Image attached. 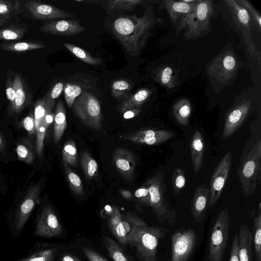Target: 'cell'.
I'll return each mask as SVG.
<instances>
[{
    "label": "cell",
    "instance_id": "38",
    "mask_svg": "<svg viewBox=\"0 0 261 261\" xmlns=\"http://www.w3.org/2000/svg\"><path fill=\"white\" fill-rule=\"evenodd\" d=\"M172 185L173 195H179L186 184V176L184 170L180 168H176L172 176Z\"/></svg>",
    "mask_w": 261,
    "mask_h": 261
},
{
    "label": "cell",
    "instance_id": "30",
    "mask_svg": "<svg viewBox=\"0 0 261 261\" xmlns=\"http://www.w3.org/2000/svg\"><path fill=\"white\" fill-rule=\"evenodd\" d=\"M46 45L42 42L24 41L8 44H0V48L9 51L23 52L42 48Z\"/></svg>",
    "mask_w": 261,
    "mask_h": 261
},
{
    "label": "cell",
    "instance_id": "23",
    "mask_svg": "<svg viewBox=\"0 0 261 261\" xmlns=\"http://www.w3.org/2000/svg\"><path fill=\"white\" fill-rule=\"evenodd\" d=\"M190 149L193 170L198 173L202 166L204 153V139L199 130H196L192 137Z\"/></svg>",
    "mask_w": 261,
    "mask_h": 261
},
{
    "label": "cell",
    "instance_id": "48",
    "mask_svg": "<svg viewBox=\"0 0 261 261\" xmlns=\"http://www.w3.org/2000/svg\"><path fill=\"white\" fill-rule=\"evenodd\" d=\"M135 196L142 203L149 206L150 202V194L147 188L143 185L137 189L135 193Z\"/></svg>",
    "mask_w": 261,
    "mask_h": 261
},
{
    "label": "cell",
    "instance_id": "40",
    "mask_svg": "<svg viewBox=\"0 0 261 261\" xmlns=\"http://www.w3.org/2000/svg\"><path fill=\"white\" fill-rule=\"evenodd\" d=\"M25 31L21 28L10 26L0 30V39L3 40H16L21 38Z\"/></svg>",
    "mask_w": 261,
    "mask_h": 261
},
{
    "label": "cell",
    "instance_id": "47",
    "mask_svg": "<svg viewBox=\"0 0 261 261\" xmlns=\"http://www.w3.org/2000/svg\"><path fill=\"white\" fill-rule=\"evenodd\" d=\"M18 158L28 163L31 164L34 160V154L32 150L24 144H19L16 147Z\"/></svg>",
    "mask_w": 261,
    "mask_h": 261
},
{
    "label": "cell",
    "instance_id": "53",
    "mask_svg": "<svg viewBox=\"0 0 261 261\" xmlns=\"http://www.w3.org/2000/svg\"><path fill=\"white\" fill-rule=\"evenodd\" d=\"M54 117L55 113L52 112V110L49 111L46 114L41 123L48 127L54 120Z\"/></svg>",
    "mask_w": 261,
    "mask_h": 261
},
{
    "label": "cell",
    "instance_id": "57",
    "mask_svg": "<svg viewBox=\"0 0 261 261\" xmlns=\"http://www.w3.org/2000/svg\"><path fill=\"white\" fill-rule=\"evenodd\" d=\"M5 145V141L3 136L0 134V150L4 148Z\"/></svg>",
    "mask_w": 261,
    "mask_h": 261
},
{
    "label": "cell",
    "instance_id": "36",
    "mask_svg": "<svg viewBox=\"0 0 261 261\" xmlns=\"http://www.w3.org/2000/svg\"><path fill=\"white\" fill-rule=\"evenodd\" d=\"M53 109L48 105L44 97L36 102L34 112L36 132L38 130L46 114Z\"/></svg>",
    "mask_w": 261,
    "mask_h": 261
},
{
    "label": "cell",
    "instance_id": "29",
    "mask_svg": "<svg viewBox=\"0 0 261 261\" xmlns=\"http://www.w3.org/2000/svg\"><path fill=\"white\" fill-rule=\"evenodd\" d=\"M253 243L256 261H261V203L253 219Z\"/></svg>",
    "mask_w": 261,
    "mask_h": 261
},
{
    "label": "cell",
    "instance_id": "4",
    "mask_svg": "<svg viewBox=\"0 0 261 261\" xmlns=\"http://www.w3.org/2000/svg\"><path fill=\"white\" fill-rule=\"evenodd\" d=\"M238 174L243 194L250 196L255 193L261 177V140L253 146L240 165Z\"/></svg>",
    "mask_w": 261,
    "mask_h": 261
},
{
    "label": "cell",
    "instance_id": "32",
    "mask_svg": "<svg viewBox=\"0 0 261 261\" xmlns=\"http://www.w3.org/2000/svg\"><path fill=\"white\" fill-rule=\"evenodd\" d=\"M64 45L72 54L87 64L97 65L102 62L100 58L94 57L85 49L75 45L64 43Z\"/></svg>",
    "mask_w": 261,
    "mask_h": 261
},
{
    "label": "cell",
    "instance_id": "1",
    "mask_svg": "<svg viewBox=\"0 0 261 261\" xmlns=\"http://www.w3.org/2000/svg\"><path fill=\"white\" fill-rule=\"evenodd\" d=\"M162 22L152 11L146 10L141 17L127 15L117 18L113 30L127 54L135 57L144 47L150 30Z\"/></svg>",
    "mask_w": 261,
    "mask_h": 261
},
{
    "label": "cell",
    "instance_id": "6",
    "mask_svg": "<svg viewBox=\"0 0 261 261\" xmlns=\"http://www.w3.org/2000/svg\"><path fill=\"white\" fill-rule=\"evenodd\" d=\"M72 108L77 117L87 127L95 130L101 129L100 103L93 94L83 91L75 100Z\"/></svg>",
    "mask_w": 261,
    "mask_h": 261
},
{
    "label": "cell",
    "instance_id": "10",
    "mask_svg": "<svg viewBox=\"0 0 261 261\" xmlns=\"http://www.w3.org/2000/svg\"><path fill=\"white\" fill-rule=\"evenodd\" d=\"M198 240L195 231L191 228L175 232L171 237V261H188Z\"/></svg>",
    "mask_w": 261,
    "mask_h": 261
},
{
    "label": "cell",
    "instance_id": "2",
    "mask_svg": "<svg viewBox=\"0 0 261 261\" xmlns=\"http://www.w3.org/2000/svg\"><path fill=\"white\" fill-rule=\"evenodd\" d=\"M168 230L158 226H139L136 227L128 240V244L134 246L142 261H158L156 253L160 241Z\"/></svg>",
    "mask_w": 261,
    "mask_h": 261
},
{
    "label": "cell",
    "instance_id": "58",
    "mask_svg": "<svg viewBox=\"0 0 261 261\" xmlns=\"http://www.w3.org/2000/svg\"><path fill=\"white\" fill-rule=\"evenodd\" d=\"M9 19L8 17H4L0 18V26L2 25Z\"/></svg>",
    "mask_w": 261,
    "mask_h": 261
},
{
    "label": "cell",
    "instance_id": "9",
    "mask_svg": "<svg viewBox=\"0 0 261 261\" xmlns=\"http://www.w3.org/2000/svg\"><path fill=\"white\" fill-rule=\"evenodd\" d=\"M238 63L234 55L230 50L220 54L208 64L207 74L217 81L225 84L236 74Z\"/></svg>",
    "mask_w": 261,
    "mask_h": 261
},
{
    "label": "cell",
    "instance_id": "45",
    "mask_svg": "<svg viewBox=\"0 0 261 261\" xmlns=\"http://www.w3.org/2000/svg\"><path fill=\"white\" fill-rule=\"evenodd\" d=\"M19 8L18 1L0 0V16L8 17L12 13L16 12Z\"/></svg>",
    "mask_w": 261,
    "mask_h": 261
},
{
    "label": "cell",
    "instance_id": "12",
    "mask_svg": "<svg viewBox=\"0 0 261 261\" xmlns=\"http://www.w3.org/2000/svg\"><path fill=\"white\" fill-rule=\"evenodd\" d=\"M232 163V154L227 152L219 162L211 176L208 206H213L220 198L228 179Z\"/></svg>",
    "mask_w": 261,
    "mask_h": 261
},
{
    "label": "cell",
    "instance_id": "27",
    "mask_svg": "<svg viewBox=\"0 0 261 261\" xmlns=\"http://www.w3.org/2000/svg\"><path fill=\"white\" fill-rule=\"evenodd\" d=\"M151 93L152 90L149 88L139 89L123 102L120 106V111L124 112L140 107L147 101Z\"/></svg>",
    "mask_w": 261,
    "mask_h": 261
},
{
    "label": "cell",
    "instance_id": "44",
    "mask_svg": "<svg viewBox=\"0 0 261 261\" xmlns=\"http://www.w3.org/2000/svg\"><path fill=\"white\" fill-rule=\"evenodd\" d=\"M64 86L62 83H57L53 87L51 90L48 91L44 96V97L50 107L52 108H54L56 99L58 98L62 93L64 90Z\"/></svg>",
    "mask_w": 261,
    "mask_h": 261
},
{
    "label": "cell",
    "instance_id": "14",
    "mask_svg": "<svg viewBox=\"0 0 261 261\" xmlns=\"http://www.w3.org/2000/svg\"><path fill=\"white\" fill-rule=\"evenodd\" d=\"M62 232V226L52 207L44 206L37 219L35 235L50 238L59 237Z\"/></svg>",
    "mask_w": 261,
    "mask_h": 261
},
{
    "label": "cell",
    "instance_id": "13",
    "mask_svg": "<svg viewBox=\"0 0 261 261\" xmlns=\"http://www.w3.org/2000/svg\"><path fill=\"white\" fill-rule=\"evenodd\" d=\"M197 0L187 3L183 1L163 0L161 7L165 9L171 22L176 29V34H179L185 29L188 18Z\"/></svg>",
    "mask_w": 261,
    "mask_h": 261
},
{
    "label": "cell",
    "instance_id": "37",
    "mask_svg": "<svg viewBox=\"0 0 261 261\" xmlns=\"http://www.w3.org/2000/svg\"><path fill=\"white\" fill-rule=\"evenodd\" d=\"M63 90L65 102L69 108H72L75 100L83 92L81 86L73 83H66Z\"/></svg>",
    "mask_w": 261,
    "mask_h": 261
},
{
    "label": "cell",
    "instance_id": "5",
    "mask_svg": "<svg viewBox=\"0 0 261 261\" xmlns=\"http://www.w3.org/2000/svg\"><path fill=\"white\" fill-rule=\"evenodd\" d=\"M230 216L227 208L219 213L212 228L207 261H223L228 241Z\"/></svg>",
    "mask_w": 261,
    "mask_h": 261
},
{
    "label": "cell",
    "instance_id": "26",
    "mask_svg": "<svg viewBox=\"0 0 261 261\" xmlns=\"http://www.w3.org/2000/svg\"><path fill=\"white\" fill-rule=\"evenodd\" d=\"M153 77L161 86L168 89L173 88L177 83V78L173 68L168 65L157 68L153 73Z\"/></svg>",
    "mask_w": 261,
    "mask_h": 261
},
{
    "label": "cell",
    "instance_id": "19",
    "mask_svg": "<svg viewBox=\"0 0 261 261\" xmlns=\"http://www.w3.org/2000/svg\"><path fill=\"white\" fill-rule=\"evenodd\" d=\"M41 32L54 35L69 36L81 33L85 28L74 19H62L51 21L39 29Z\"/></svg>",
    "mask_w": 261,
    "mask_h": 261
},
{
    "label": "cell",
    "instance_id": "15",
    "mask_svg": "<svg viewBox=\"0 0 261 261\" xmlns=\"http://www.w3.org/2000/svg\"><path fill=\"white\" fill-rule=\"evenodd\" d=\"M41 185L33 184L28 190L17 211L14 220V228L19 232L23 228L35 205L38 202Z\"/></svg>",
    "mask_w": 261,
    "mask_h": 261
},
{
    "label": "cell",
    "instance_id": "8",
    "mask_svg": "<svg viewBox=\"0 0 261 261\" xmlns=\"http://www.w3.org/2000/svg\"><path fill=\"white\" fill-rule=\"evenodd\" d=\"M108 225L120 243L126 246L128 244V240L134 229L138 226L147 224L136 215L130 213L122 215L115 207L109 219Z\"/></svg>",
    "mask_w": 261,
    "mask_h": 261
},
{
    "label": "cell",
    "instance_id": "21",
    "mask_svg": "<svg viewBox=\"0 0 261 261\" xmlns=\"http://www.w3.org/2000/svg\"><path fill=\"white\" fill-rule=\"evenodd\" d=\"M210 190L205 185L198 186L191 203V211L194 221L201 222L204 219L208 204Z\"/></svg>",
    "mask_w": 261,
    "mask_h": 261
},
{
    "label": "cell",
    "instance_id": "41",
    "mask_svg": "<svg viewBox=\"0 0 261 261\" xmlns=\"http://www.w3.org/2000/svg\"><path fill=\"white\" fill-rule=\"evenodd\" d=\"M142 2L141 0H114L108 2L109 10H128L132 9Z\"/></svg>",
    "mask_w": 261,
    "mask_h": 261
},
{
    "label": "cell",
    "instance_id": "42",
    "mask_svg": "<svg viewBox=\"0 0 261 261\" xmlns=\"http://www.w3.org/2000/svg\"><path fill=\"white\" fill-rule=\"evenodd\" d=\"M130 88L131 85L127 81L117 80L111 86L112 94L115 97H121L127 93Z\"/></svg>",
    "mask_w": 261,
    "mask_h": 261
},
{
    "label": "cell",
    "instance_id": "17",
    "mask_svg": "<svg viewBox=\"0 0 261 261\" xmlns=\"http://www.w3.org/2000/svg\"><path fill=\"white\" fill-rule=\"evenodd\" d=\"M251 105L250 100L243 99L228 112L222 132L223 140L229 138L240 128L249 112Z\"/></svg>",
    "mask_w": 261,
    "mask_h": 261
},
{
    "label": "cell",
    "instance_id": "51",
    "mask_svg": "<svg viewBox=\"0 0 261 261\" xmlns=\"http://www.w3.org/2000/svg\"><path fill=\"white\" fill-rule=\"evenodd\" d=\"M82 249L89 261H108L99 253L89 247H82Z\"/></svg>",
    "mask_w": 261,
    "mask_h": 261
},
{
    "label": "cell",
    "instance_id": "28",
    "mask_svg": "<svg viewBox=\"0 0 261 261\" xmlns=\"http://www.w3.org/2000/svg\"><path fill=\"white\" fill-rule=\"evenodd\" d=\"M192 106L187 98L178 100L173 106L172 110L174 118L181 125L187 126L191 114Z\"/></svg>",
    "mask_w": 261,
    "mask_h": 261
},
{
    "label": "cell",
    "instance_id": "22",
    "mask_svg": "<svg viewBox=\"0 0 261 261\" xmlns=\"http://www.w3.org/2000/svg\"><path fill=\"white\" fill-rule=\"evenodd\" d=\"M239 261H252L253 236L247 225H242L239 228Z\"/></svg>",
    "mask_w": 261,
    "mask_h": 261
},
{
    "label": "cell",
    "instance_id": "11",
    "mask_svg": "<svg viewBox=\"0 0 261 261\" xmlns=\"http://www.w3.org/2000/svg\"><path fill=\"white\" fill-rule=\"evenodd\" d=\"M224 2L237 26L242 32L249 54L252 57L255 56L257 51L252 38L251 18L249 13L236 0H225Z\"/></svg>",
    "mask_w": 261,
    "mask_h": 261
},
{
    "label": "cell",
    "instance_id": "35",
    "mask_svg": "<svg viewBox=\"0 0 261 261\" xmlns=\"http://www.w3.org/2000/svg\"><path fill=\"white\" fill-rule=\"evenodd\" d=\"M67 180L72 191L79 196H83L85 192L80 177L69 166L64 165Z\"/></svg>",
    "mask_w": 261,
    "mask_h": 261
},
{
    "label": "cell",
    "instance_id": "24",
    "mask_svg": "<svg viewBox=\"0 0 261 261\" xmlns=\"http://www.w3.org/2000/svg\"><path fill=\"white\" fill-rule=\"evenodd\" d=\"M54 121V140L55 144H57L60 141L67 127L66 111L61 100L57 103Z\"/></svg>",
    "mask_w": 261,
    "mask_h": 261
},
{
    "label": "cell",
    "instance_id": "46",
    "mask_svg": "<svg viewBox=\"0 0 261 261\" xmlns=\"http://www.w3.org/2000/svg\"><path fill=\"white\" fill-rule=\"evenodd\" d=\"M47 128L43 123H41L36 132V151L40 157L42 155L44 140Z\"/></svg>",
    "mask_w": 261,
    "mask_h": 261
},
{
    "label": "cell",
    "instance_id": "7",
    "mask_svg": "<svg viewBox=\"0 0 261 261\" xmlns=\"http://www.w3.org/2000/svg\"><path fill=\"white\" fill-rule=\"evenodd\" d=\"M214 12L212 1L197 0L185 28V40L196 39L203 35L207 30L211 17Z\"/></svg>",
    "mask_w": 261,
    "mask_h": 261
},
{
    "label": "cell",
    "instance_id": "43",
    "mask_svg": "<svg viewBox=\"0 0 261 261\" xmlns=\"http://www.w3.org/2000/svg\"><path fill=\"white\" fill-rule=\"evenodd\" d=\"M242 7L245 9L251 16L259 30L261 28V16L252 4L247 0H236Z\"/></svg>",
    "mask_w": 261,
    "mask_h": 261
},
{
    "label": "cell",
    "instance_id": "55",
    "mask_svg": "<svg viewBox=\"0 0 261 261\" xmlns=\"http://www.w3.org/2000/svg\"><path fill=\"white\" fill-rule=\"evenodd\" d=\"M61 261H81L77 257L69 253L63 255Z\"/></svg>",
    "mask_w": 261,
    "mask_h": 261
},
{
    "label": "cell",
    "instance_id": "34",
    "mask_svg": "<svg viewBox=\"0 0 261 261\" xmlns=\"http://www.w3.org/2000/svg\"><path fill=\"white\" fill-rule=\"evenodd\" d=\"M62 159L64 165L75 167L77 163V149L74 141L69 139L62 148Z\"/></svg>",
    "mask_w": 261,
    "mask_h": 261
},
{
    "label": "cell",
    "instance_id": "20",
    "mask_svg": "<svg viewBox=\"0 0 261 261\" xmlns=\"http://www.w3.org/2000/svg\"><path fill=\"white\" fill-rule=\"evenodd\" d=\"M113 161L120 175L127 180H132L135 175L136 156L133 152L124 148H117L113 154Z\"/></svg>",
    "mask_w": 261,
    "mask_h": 261
},
{
    "label": "cell",
    "instance_id": "52",
    "mask_svg": "<svg viewBox=\"0 0 261 261\" xmlns=\"http://www.w3.org/2000/svg\"><path fill=\"white\" fill-rule=\"evenodd\" d=\"M229 261H239L238 236L237 231L235 232L232 239Z\"/></svg>",
    "mask_w": 261,
    "mask_h": 261
},
{
    "label": "cell",
    "instance_id": "18",
    "mask_svg": "<svg viewBox=\"0 0 261 261\" xmlns=\"http://www.w3.org/2000/svg\"><path fill=\"white\" fill-rule=\"evenodd\" d=\"M25 6L32 16L37 19H54L57 18H72L76 16L53 5L36 1H28Z\"/></svg>",
    "mask_w": 261,
    "mask_h": 261
},
{
    "label": "cell",
    "instance_id": "49",
    "mask_svg": "<svg viewBox=\"0 0 261 261\" xmlns=\"http://www.w3.org/2000/svg\"><path fill=\"white\" fill-rule=\"evenodd\" d=\"M6 94L8 99L10 102V108L14 104L15 97L16 91L14 85L13 80L9 78L7 80L6 86Z\"/></svg>",
    "mask_w": 261,
    "mask_h": 261
},
{
    "label": "cell",
    "instance_id": "31",
    "mask_svg": "<svg viewBox=\"0 0 261 261\" xmlns=\"http://www.w3.org/2000/svg\"><path fill=\"white\" fill-rule=\"evenodd\" d=\"M81 165L87 180L95 178L98 174V165L96 161L87 151L82 153L81 158Z\"/></svg>",
    "mask_w": 261,
    "mask_h": 261
},
{
    "label": "cell",
    "instance_id": "16",
    "mask_svg": "<svg viewBox=\"0 0 261 261\" xmlns=\"http://www.w3.org/2000/svg\"><path fill=\"white\" fill-rule=\"evenodd\" d=\"M174 134L170 131L147 128L140 129L127 133L120 137L138 144L154 145L165 142L172 138Z\"/></svg>",
    "mask_w": 261,
    "mask_h": 261
},
{
    "label": "cell",
    "instance_id": "56",
    "mask_svg": "<svg viewBox=\"0 0 261 261\" xmlns=\"http://www.w3.org/2000/svg\"><path fill=\"white\" fill-rule=\"evenodd\" d=\"M120 193L124 198L127 200L130 199L132 198V194L128 190L124 189L120 190Z\"/></svg>",
    "mask_w": 261,
    "mask_h": 261
},
{
    "label": "cell",
    "instance_id": "50",
    "mask_svg": "<svg viewBox=\"0 0 261 261\" xmlns=\"http://www.w3.org/2000/svg\"><path fill=\"white\" fill-rule=\"evenodd\" d=\"M22 125L30 135L36 133L34 115L30 114L27 116L22 121Z\"/></svg>",
    "mask_w": 261,
    "mask_h": 261
},
{
    "label": "cell",
    "instance_id": "39",
    "mask_svg": "<svg viewBox=\"0 0 261 261\" xmlns=\"http://www.w3.org/2000/svg\"><path fill=\"white\" fill-rule=\"evenodd\" d=\"M55 253V249H46L39 250L31 254L25 258L16 261H53Z\"/></svg>",
    "mask_w": 261,
    "mask_h": 261
},
{
    "label": "cell",
    "instance_id": "33",
    "mask_svg": "<svg viewBox=\"0 0 261 261\" xmlns=\"http://www.w3.org/2000/svg\"><path fill=\"white\" fill-rule=\"evenodd\" d=\"M104 244L109 255L114 261H131L120 245L109 237H105Z\"/></svg>",
    "mask_w": 261,
    "mask_h": 261
},
{
    "label": "cell",
    "instance_id": "25",
    "mask_svg": "<svg viewBox=\"0 0 261 261\" xmlns=\"http://www.w3.org/2000/svg\"><path fill=\"white\" fill-rule=\"evenodd\" d=\"M16 91V97L13 105L10 108L12 113L20 112L28 104V98L24 84L18 74H16L13 79Z\"/></svg>",
    "mask_w": 261,
    "mask_h": 261
},
{
    "label": "cell",
    "instance_id": "54",
    "mask_svg": "<svg viewBox=\"0 0 261 261\" xmlns=\"http://www.w3.org/2000/svg\"><path fill=\"white\" fill-rule=\"evenodd\" d=\"M140 111V109L137 108L128 110L124 112L123 117L125 119L133 118L137 116Z\"/></svg>",
    "mask_w": 261,
    "mask_h": 261
},
{
    "label": "cell",
    "instance_id": "3",
    "mask_svg": "<svg viewBox=\"0 0 261 261\" xmlns=\"http://www.w3.org/2000/svg\"><path fill=\"white\" fill-rule=\"evenodd\" d=\"M163 172H159L144 183L150 194L149 206L158 221L162 223L173 225L177 222V213L171 208L165 198L166 185Z\"/></svg>",
    "mask_w": 261,
    "mask_h": 261
}]
</instances>
